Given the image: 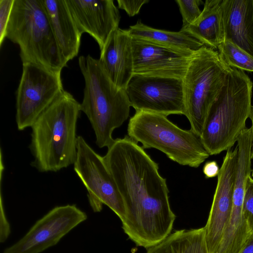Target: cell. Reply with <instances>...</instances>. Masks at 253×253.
Instances as JSON below:
<instances>
[{
    "label": "cell",
    "mask_w": 253,
    "mask_h": 253,
    "mask_svg": "<svg viewBox=\"0 0 253 253\" xmlns=\"http://www.w3.org/2000/svg\"><path fill=\"white\" fill-rule=\"evenodd\" d=\"M253 83L242 70L231 67L211 106L201 135L210 155L232 148L250 118Z\"/></svg>",
    "instance_id": "3957f363"
},
{
    "label": "cell",
    "mask_w": 253,
    "mask_h": 253,
    "mask_svg": "<svg viewBox=\"0 0 253 253\" xmlns=\"http://www.w3.org/2000/svg\"><path fill=\"white\" fill-rule=\"evenodd\" d=\"M14 0H0V46L6 38V32Z\"/></svg>",
    "instance_id": "cb8c5ba5"
},
{
    "label": "cell",
    "mask_w": 253,
    "mask_h": 253,
    "mask_svg": "<svg viewBox=\"0 0 253 253\" xmlns=\"http://www.w3.org/2000/svg\"><path fill=\"white\" fill-rule=\"evenodd\" d=\"M107 148L103 158L125 207L122 228L136 245L148 249L170 234L176 217L166 179L158 164L128 135L114 139Z\"/></svg>",
    "instance_id": "6da1fadb"
},
{
    "label": "cell",
    "mask_w": 253,
    "mask_h": 253,
    "mask_svg": "<svg viewBox=\"0 0 253 253\" xmlns=\"http://www.w3.org/2000/svg\"><path fill=\"white\" fill-rule=\"evenodd\" d=\"M146 253H209L204 227L175 231Z\"/></svg>",
    "instance_id": "ffe728a7"
},
{
    "label": "cell",
    "mask_w": 253,
    "mask_h": 253,
    "mask_svg": "<svg viewBox=\"0 0 253 253\" xmlns=\"http://www.w3.org/2000/svg\"><path fill=\"white\" fill-rule=\"evenodd\" d=\"M74 169L87 191L92 211L100 212L105 205L122 221L126 215L125 207L116 182L103 157L97 154L82 136L78 137Z\"/></svg>",
    "instance_id": "9c48e42d"
},
{
    "label": "cell",
    "mask_w": 253,
    "mask_h": 253,
    "mask_svg": "<svg viewBox=\"0 0 253 253\" xmlns=\"http://www.w3.org/2000/svg\"><path fill=\"white\" fill-rule=\"evenodd\" d=\"M132 38L143 40L176 50L193 53L204 45L181 31L171 32L157 29L138 20L127 30Z\"/></svg>",
    "instance_id": "d6986e66"
},
{
    "label": "cell",
    "mask_w": 253,
    "mask_h": 253,
    "mask_svg": "<svg viewBox=\"0 0 253 253\" xmlns=\"http://www.w3.org/2000/svg\"><path fill=\"white\" fill-rule=\"evenodd\" d=\"M252 176L253 177V169L252 170Z\"/></svg>",
    "instance_id": "f1b7e54d"
},
{
    "label": "cell",
    "mask_w": 253,
    "mask_h": 253,
    "mask_svg": "<svg viewBox=\"0 0 253 253\" xmlns=\"http://www.w3.org/2000/svg\"><path fill=\"white\" fill-rule=\"evenodd\" d=\"M230 67L218 52L204 45L191 57L182 79L184 115L190 129L201 136L209 110L222 88Z\"/></svg>",
    "instance_id": "52a82bcc"
},
{
    "label": "cell",
    "mask_w": 253,
    "mask_h": 253,
    "mask_svg": "<svg viewBox=\"0 0 253 253\" xmlns=\"http://www.w3.org/2000/svg\"><path fill=\"white\" fill-rule=\"evenodd\" d=\"M220 169L215 161H209L204 166L203 171L206 178H212L218 175Z\"/></svg>",
    "instance_id": "484cf974"
},
{
    "label": "cell",
    "mask_w": 253,
    "mask_h": 253,
    "mask_svg": "<svg viewBox=\"0 0 253 253\" xmlns=\"http://www.w3.org/2000/svg\"><path fill=\"white\" fill-rule=\"evenodd\" d=\"M252 122V126L251 127L252 133V145L251 152V159H253V106H252V112L250 117Z\"/></svg>",
    "instance_id": "83f0119b"
},
{
    "label": "cell",
    "mask_w": 253,
    "mask_h": 253,
    "mask_svg": "<svg viewBox=\"0 0 253 253\" xmlns=\"http://www.w3.org/2000/svg\"><path fill=\"white\" fill-rule=\"evenodd\" d=\"M239 253H253V233H252L245 246Z\"/></svg>",
    "instance_id": "4316f807"
},
{
    "label": "cell",
    "mask_w": 253,
    "mask_h": 253,
    "mask_svg": "<svg viewBox=\"0 0 253 253\" xmlns=\"http://www.w3.org/2000/svg\"><path fill=\"white\" fill-rule=\"evenodd\" d=\"M238 158L237 146L227 150L217 175L211 211L204 227L209 253H216L230 216Z\"/></svg>",
    "instance_id": "7c38bea8"
},
{
    "label": "cell",
    "mask_w": 253,
    "mask_h": 253,
    "mask_svg": "<svg viewBox=\"0 0 253 253\" xmlns=\"http://www.w3.org/2000/svg\"><path fill=\"white\" fill-rule=\"evenodd\" d=\"M182 18V26L185 28L192 24L200 15L202 11L199 5L201 0H176Z\"/></svg>",
    "instance_id": "7402d4cb"
},
{
    "label": "cell",
    "mask_w": 253,
    "mask_h": 253,
    "mask_svg": "<svg viewBox=\"0 0 253 253\" xmlns=\"http://www.w3.org/2000/svg\"><path fill=\"white\" fill-rule=\"evenodd\" d=\"M99 62L114 84L125 89L133 75L131 37L127 30L118 28L100 50Z\"/></svg>",
    "instance_id": "9a60e30c"
},
{
    "label": "cell",
    "mask_w": 253,
    "mask_h": 253,
    "mask_svg": "<svg viewBox=\"0 0 253 253\" xmlns=\"http://www.w3.org/2000/svg\"><path fill=\"white\" fill-rule=\"evenodd\" d=\"M16 91V122L19 130L31 127L40 115L64 91L61 71L23 63Z\"/></svg>",
    "instance_id": "ba28073f"
},
{
    "label": "cell",
    "mask_w": 253,
    "mask_h": 253,
    "mask_svg": "<svg viewBox=\"0 0 253 253\" xmlns=\"http://www.w3.org/2000/svg\"><path fill=\"white\" fill-rule=\"evenodd\" d=\"M127 131L144 149L159 150L180 165L197 168L210 156L200 137L191 129L179 127L163 115L135 112L129 120Z\"/></svg>",
    "instance_id": "8992f818"
},
{
    "label": "cell",
    "mask_w": 253,
    "mask_h": 253,
    "mask_svg": "<svg viewBox=\"0 0 253 253\" xmlns=\"http://www.w3.org/2000/svg\"><path fill=\"white\" fill-rule=\"evenodd\" d=\"M79 65L84 79L81 110L94 130L96 144L109 147L114 142L112 133L128 119L130 105L125 89L116 86L99 59L81 56Z\"/></svg>",
    "instance_id": "277c9868"
},
{
    "label": "cell",
    "mask_w": 253,
    "mask_h": 253,
    "mask_svg": "<svg viewBox=\"0 0 253 253\" xmlns=\"http://www.w3.org/2000/svg\"><path fill=\"white\" fill-rule=\"evenodd\" d=\"M61 53L68 62L78 54L82 34L65 0H43Z\"/></svg>",
    "instance_id": "e0dca14e"
},
{
    "label": "cell",
    "mask_w": 253,
    "mask_h": 253,
    "mask_svg": "<svg viewBox=\"0 0 253 253\" xmlns=\"http://www.w3.org/2000/svg\"><path fill=\"white\" fill-rule=\"evenodd\" d=\"M87 218L75 205L56 206L31 227L3 253H40L55 245L62 238Z\"/></svg>",
    "instance_id": "8fae6325"
},
{
    "label": "cell",
    "mask_w": 253,
    "mask_h": 253,
    "mask_svg": "<svg viewBox=\"0 0 253 253\" xmlns=\"http://www.w3.org/2000/svg\"><path fill=\"white\" fill-rule=\"evenodd\" d=\"M225 40L253 57V0H223Z\"/></svg>",
    "instance_id": "2e32d148"
},
{
    "label": "cell",
    "mask_w": 253,
    "mask_h": 253,
    "mask_svg": "<svg viewBox=\"0 0 253 253\" xmlns=\"http://www.w3.org/2000/svg\"><path fill=\"white\" fill-rule=\"evenodd\" d=\"M6 38L19 45L22 64L31 63L56 71L67 66L43 0H14Z\"/></svg>",
    "instance_id": "5b68a950"
},
{
    "label": "cell",
    "mask_w": 253,
    "mask_h": 253,
    "mask_svg": "<svg viewBox=\"0 0 253 253\" xmlns=\"http://www.w3.org/2000/svg\"><path fill=\"white\" fill-rule=\"evenodd\" d=\"M223 0H206L199 17L180 31L215 50L225 40L222 16Z\"/></svg>",
    "instance_id": "ac0fdd59"
},
{
    "label": "cell",
    "mask_w": 253,
    "mask_h": 253,
    "mask_svg": "<svg viewBox=\"0 0 253 253\" xmlns=\"http://www.w3.org/2000/svg\"><path fill=\"white\" fill-rule=\"evenodd\" d=\"M217 51L228 66L253 72V57L230 41L225 40Z\"/></svg>",
    "instance_id": "44dd1931"
},
{
    "label": "cell",
    "mask_w": 253,
    "mask_h": 253,
    "mask_svg": "<svg viewBox=\"0 0 253 253\" xmlns=\"http://www.w3.org/2000/svg\"><path fill=\"white\" fill-rule=\"evenodd\" d=\"M133 74L183 79L194 53L132 38Z\"/></svg>",
    "instance_id": "4fadbf2b"
},
{
    "label": "cell",
    "mask_w": 253,
    "mask_h": 253,
    "mask_svg": "<svg viewBox=\"0 0 253 253\" xmlns=\"http://www.w3.org/2000/svg\"><path fill=\"white\" fill-rule=\"evenodd\" d=\"M80 32L97 42L100 50L111 34L119 28L121 15L113 0H65Z\"/></svg>",
    "instance_id": "5bb4252c"
},
{
    "label": "cell",
    "mask_w": 253,
    "mask_h": 253,
    "mask_svg": "<svg viewBox=\"0 0 253 253\" xmlns=\"http://www.w3.org/2000/svg\"><path fill=\"white\" fill-rule=\"evenodd\" d=\"M149 2V0H117L118 7L124 10L130 17L137 14L139 12L142 5Z\"/></svg>",
    "instance_id": "d4e9b609"
},
{
    "label": "cell",
    "mask_w": 253,
    "mask_h": 253,
    "mask_svg": "<svg viewBox=\"0 0 253 253\" xmlns=\"http://www.w3.org/2000/svg\"><path fill=\"white\" fill-rule=\"evenodd\" d=\"M125 90L136 112L184 115L182 79L133 74Z\"/></svg>",
    "instance_id": "30bf717a"
},
{
    "label": "cell",
    "mask_w": 253,
    "mask_h": 253,
    "mask_svg": "<svg viewBox=\"0 0 253 253\" xmlns=\"http://www.w3.org/2000/svg\"><path fill=\"white\" fill-rule=\"evenodd\" d=\"M81 112L80 103L64 90L40 115L31 126L33 167L40 172H56L74 164Z\"/></svg>",
    "instance_id": "7a4b0ae2"
},
{
    "label": "cell",
    "mask_w": 253,
    "mask_h": 253,
    "mask_svg": "<svg viewBox=\"0 0 253 253\" xmlns=\"http://www.w3.org/2000/svg\"><path fill=\"white\" fill-rule=\"evenodd\" d=\"M243 212L249 230L253 233V179L251 177L248 178L246 182Z\"/></svg>",
    "instance_id": "603a6c76"
}]
</instances>
